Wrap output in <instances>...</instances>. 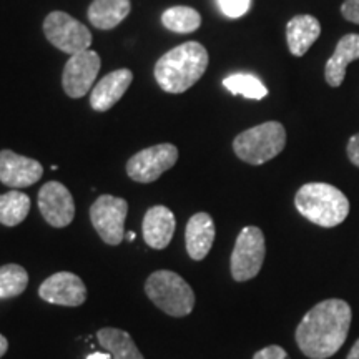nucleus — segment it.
<instances>
[{
  "mask_svg": "<svg viewBox=\"0 0 359 359\" xmlns=\"http://www.w3.org/2000/svg\"><path fill=\"white\" fill-rule=\"evenodd\" d=\"M351 306L343 299H326L304 314L296 327V343L309 359H327L336 354L348 338Z\"/></svg>",
  "mask_w": 359,
  "mask_h": 359,
  "instance_id": "f257e3e1",
  "label": "nucleus"
},
{
  "mask_svg": "<svg viewBox=\"0 0 359 359\" xmlns=\"http://www.w3.org/2000/svg\"><path fill=\"white\" fill-rule=\"evenodd\" d=\"M208 52L198 42H185L158 58L155 79L167 93H183L191 88L208 69Z\"/></svg>",
  "mask_w": 359,
  "mask_h": 359,
  "instance_id": "f03ea898",
  "label": "nucleus"
},
{
  "mask_svg": "<svg viewBox=\"0 0 359 359\" xmlns=\"http://www.w3.org/2000/svg\"><path fill=\"white\" fill-rule=\"evenodd\" d=\"M304 218L323 228H334L348 218L349 201L343 191L327 183H306L294 196Z\"/></svg>",
  "mask_w": 359,
  "mask_h": 359,
  "instance_id": "7ed1b4c3",
  "label": "nucleus"
},
{
  "mask_svg": "<svg viewBox=\"0 0 359 359\" xmlns=\"http://www.w3.org/2000/svg\"><path fill=\"white\" fill-rule=\"evenodd\" d=\"M145 293L150 302L168 316H188L195 308V291L182 276L168 269H158L148 276Z\"/></svg>",
  "mask_w": 359,
  "mask_h": 359,
  "instance_id": "20e7f679",
  "label": "nucleus"
},
{
  "mask_svg": "<svg viewBox=\"0 0 359 359\" xmlns=\"http://www.w3.org/2000/svg\"><path fill=\"white\" fill-rule=\"evenodd\" d=\"M286 130L280 122H266L245 130L233 142L236 156L250 165H263L285 150Z\"/></svg>",
  "mask_w": 359,
  "mask_h": 359,
  "instance_id": "39448f33",
  "label": "nucleus"
},
{
  "mask_svg": "<svg viewBox=\"0 0 359 359\" xmlns=\"http://www.w3.org/2000/svg\"><path fill=\"white\" fill-rule=\"evenodd\" d=\"M43 34L58 50L75 53L88 50L92 45V32L82 22L75 20L67 12H50L43 20Z\"/></svg>",
  "mask_w": 359,
  "mask_h": 359,
  "instance_id": "423d86ee",
  "label": "nucleus"
},
{
  "mask_svg": "<svg viewBox=\"0 0 359 359\" xmlns=\"http://www.w3.org/2000/svg\"><path fill=\"white\" fill-rule=\"evenodd\" d=\"M266 245L258 226H245L236 238L231 253V276L235 281H248L258 275L263 266Z\"/></svg>",
  "mask_w": 359,
  "mask_h": 359,
  "instance_id": "0eeeda50",
  "label": "nucleus"
},
{
  "mask_svg": "<svg viewBox=\"0 0 359 359\" xmlns=\"http://www.w3.org/2000/svg\"><path fill=\"white\" fill-rule=\"evenodd\" d=\"M128 213V203L123 198L111 195H102L90 206V219L98 236L107 245L116 246L125 238V218Z\"/></svg>",
  "mask_w": 359,
  "mask_h": 359,
  "instance_id": "6e6552de",
  "label": "nucleus"
},
{
  "mask_svg": "<svg viewBox=\"0 0 359 359\" xmlns=\"http://www.w3.org/2000/svg\"><path fill=\"white\" fill-rule=\"evenodd\" d=\"M178 148L172 143L148 147L127 161L128 177L137 183H154L177 163Z\"/></svg>",
  "mask_w": 359,
  "mask_h": 359,
  "instance_id": "1a4fd4ad",
  "label": "nucleus"
},
{
  "mask_svg": "<svg viewBox=\"0 0 359 359\" xmlns=\"http://www.w3.org/2000/svg\"><path fill=\"white\" fill-rule=\"evenodd\" d=\"M100 67V57L90 48L70 55L62 74V85L67 95L70 98H82L87 95L95 83Z\"/></svg>",
  "mask_w": 359,
  "mask_h": 359,
  "instance_id": "9d476101",
  "label": "nucleus"
},
{
  "mask_svg": "<svg viewBox=\"0 0 359 359\" xmlns=\"http://www.w3.org/2000/svg\"><path fill=\"white\" fill-rule=\"evenodd\" d=\"M39 210L53 228H65L75 218V201L60 182H47L39 191Z\"/></svg>",
  "mask_w": 359,
  "mask_h": 359,
  "instance_id": "9b49d317",
  "label": "nucleus"
},
{
  "mask_svg": "<svg viewBox=\"0 0 359 359\" xmlns=\"http://www.w3.org/2000/svg\"><path fill=\"white\" fill-rule=\"evenodd\" d=\"M39 296L50 304L77 308L87 299V286L75 273L60 271L40 285Z\"/></svg>",
  "mask_w": 359,
  "mask_h": 359,
  "instance_id": "f8f14e48",
  "label": "nucleus"
},
{
  "mask_svg": "<svg viewBox=\"0 0 359 359\" xmlns=\"http://www.w3.org/2000/svg\"><path fill=\"white\" fill-rule=\"evenodd\" d=\"M42 163L12 150L0 151V182L13 190L32 187L42 178Z\"/></svg>",
  "mask_w": 359,
  "mask_h": 359,
  "instance_id": "ddd939ff",
  "label": "nucleus"
},
{
  "mask_svg": "<svg viewBox=\"0 0 359 359\" xmlns=\"http://www.w3.org/2000/svg\"><path fill=\"white\" fill-rule=\"evenodd\" d=\"M175 226H177V219L172 210L163 205L151 206L142 223L143 240L154 250L167 248L175 235Z\"/></svg>",
  "mask_w": 359,
  "mask_h": 359,
  "instance_id": "4468645a",
  "label": "nucleus"
},
{
  "mask_svg": "<svg viewBox=\"0 0 359 359\" xmlns=\"http://www.w3.org/2000/svg\"><path fill=\"white\" fill-rule=\"evenodd\" d=\"M133 74L128 69H118L110 72L97 82L90 93V105L95 111H107L125 95L132 85Z\"/></svg>",
  "mask_w": 359,
  "mask_h": 359,
  "instance_id": "2eb2a0df",
  "label": "nucleus"
},
{
  "mask_svg": "<svg viewBox=\"0 0 359 359\" xmlns=\"http://www.w3.org/2000/svg\"><path fill=\"white\" fill-rule=\"evenodd\" d=\"M215 222L208 213H195L188 219L185 230L187 251L191 259L200 262L212 250L215 241Z\"/></svg>",
  "mask_w": 359,
  "mask_h": 359,
  "instance_id": "dca6fc26",
  "label": "nucleus"
},
{
  "mask_svg": "<svg viewBox=\"0 0 359 359\" xmlns=\"http://www.w3.org/2000/svg\"><path fill=\"white\" fill-rule=\"evenodd\" d=\"M359 58V35L348 34L343 39H339L336 45L334 53L327 60L325 69V77L327 85L331 87H339L346 77V69L353 60Z\"/></svg>",
  "mask_w": 359,
  "mask_h": 359,
  "instance_id": "f3484780",
  "label": "nucleus"
},
{
  "mask_svg": "<svg viewBox=\"0 0 359 359\" xmlns=\"http://www.w3.org/2000/svg\"><path fill=\"white\" fill-rule=\"evenodd\" d=\"M321 24L316 17L296 15L286 25V40H288V48L294 57H303L309 50V47L320 39Z\"/></svg>",
  "mask_w": 359,
  "mask_h": 359,
  "instance_id": "a211bd4d",
  "label": "nucleus"
},
{
  "mask_svg": "<svg viewBox=\"0 0 359 359\" xmlns=\"http://www.w3.org/2000/svg\"><path fill=\"white\" fill-rule=\"evenodd\" d=\"M132 4L130 0H93L88 7L90 24L100 30H111L127 19Z\"/></svg>",
  "mask_w": 359,
  "mask_h": 359,
  "instance_id": "6ab92c4d",
  "label": "nucleus"
},
{
  "mask_svg": "<svg viewBox=\"0 0 359 359\" xmlns=\"http://www.w3.org/2000/svg\"><path fill=\"white\" fill-rule=\"evenodd\" d=\"M97 339L100 346L111 354V359H145L127 331L103 327L97 331Z\"/></svg>",
  "mask_w": 359,
  "mask_h": 359,
  "instance_id": "aec40b11",
  "label": "nucleus"
},
{
  "mask_svg": "<svg viewBox=\"0 0 359 359\" xmlns=\"http://www.w3.org/2000/svg\"><path fill=\"white\" fill-rule=\"evenodd\" d=\"M30 212L29 195L19 190H11L0 195V223L4 226H17Z\"/></svg>",
  "mask_w": 359,
  "mask_h": 359,
  "instance_id": "412c9836",
  "label": "nucleus"
},
{
  "mask_svg": "<svg viewBox=\"0 0 359 359\" xmlns=\"http://www.w3.org/2000/svg\"><path fill=\"white\" fill-rule=\"evenodd\" d=\"M161 24L175 34H191L200 29L201 15L195 8L177 6L163 12Z\"/></svg>",
  "mask_w": 359,
  "mask_h": 359,
  "instance_id": "4be33fe9",
  "label": "nucleus"
},
{
  "mask_svg": "<svg viewBox=\"0 0 359 359\" xmlns=\"http://www.w3.org/2000/svg\"><path fill=\"white\" fill-rule=\"evenodd\" d=\"M223 85L233 95H243L250 100H262L268 95V88L262 80L251 74H233L223 80Z\"/></svg>",
  "mask_w": 359,
  "mask_h": 359,
  "instance_id": "5701e85b",
  "label": "nucleus"
},
{
  "mask_svg": "<svg viewBox=\"0 0 359 359\" xmlns=\"http://www.w3.org/2000/svg\"><path fill=\"white\" fill-rule=\"evenodd\" d=\"M29 285V275L20 264L0 266V299L15 298L22 294Z\"/></svg>",
  "mask_w": 359,
  "mask_h": 359,
  "instance_id": "b1692460",
  "label": "nucleus"
},
{
  "mask_svg": "<svg viewBox=\"0 0 359 359\" xmlns=\"http://www.w3.org/2000/svg\"><path fill=\"white\" fill-rule=\"evenodd\" d=\"M218 6L224 15L238 19L250 11L251 0H218Z\"/></svg>",
  "mask_w": 359,
  "mask_h": 359,
  "instance_id": "393cba45",
  "label": "nucleus"
},
{
  "mask_svg": "<svg viewBox=\"0 0 359 359\" xmlns=\"http://www.w3.org/2000/svg\"><path fill=\"white\" fill-rule=\"evenodd\" d=\"M253 359H290V356L281 346L271 344V346L259 349V351L253 356Z\"/></svg>",
  "mask_w": 359,
  "mask_h": 359,
  "instance_id": "a878e982",
  "label": "nucleus"
},
{
  "mask_svg": "<svg viewBox=\"0 0 359 359\" xmlns=\"http://www.w3.org/2000/svg\"><path fill=\"white\" fill-rule=\"evenodd\" d=\"M341 13L346 20L359 25V0H344L341 6Z\"/></svg>",
  "mask_w": 359,
  "mask_h": 359,
  "instance_id": "bb28decb",
  "label": "nucleus"
},
{
  "mask_svg": "<svg viewBox=\"0 0 359 359\" xmlns=\"http://www.w3.org/2000/svg\"><path fill=\"white\" fill-rule=\"evenodd\" d=\"M346 150H348V156L349 160H351V163L356 165L359 168V133L353 135V137L349 138Z\"/></svg>",
  "mask_w": 359,
  "mask_h": 359,
  "instance_id": "cd10ccee",
  "label": "nucleus"
},
{
  "mask_svg": "<svg viewBox=\"0 0 359 359\" xmlns=\"http://www.w3.org/2000/svg\"><path fill=\"white\" fill-rule=\"evenodd\" d=\"M7 349H8V341H7L6 336L0 334V358H2L4 354L7 353Z\"/></svg>",
  "mask_w": 359,
  "mask_h": 359,
  "instance_id": "c85d7f7f",
  "label": "nucleus"
},
{
  "mask_svg": "<svg viewBox=\"0 0 359 359\" xmlns=\"http://www.w3.org/2000/svg\"><path fill=\"white\" fill-rule=\"evenodd\" d=\"M346 359H359V339L354 343V346L351 348V351H349Z\"/></svg>",
  "mask_w": 359,
  "mask_h": 359,
  "instance_id": "c756f323",
  "label": "nucleus"
},
{
  "mask_svg": "<svg viewBox=\"0 0 359 359\" xmlns=\"http://www.w3.org/2000/svg\"><path fill=\"white\" fill-rule=\"evenodd\" d=\"M87 359H111V354L110 353H92L88 354Z\"/></svg>",
  "mask_w": 359,
  "mask_h": 359,
  "instance_id": "7c9ffc66",
  "label": "nucleus"
},
{
  "mask_svg": "<svg viewBox=\"0 0 359 359\" xmlns=\"http://www.w3.org/2000/svg\"><path fill=\"white\" fill-rule=\"evenodd\" d=\"M125 238H127V240H128V241H133V240H135V238H137V235H135V233H133V231H130V233H128V235H125Z\"/></svg>",
  "mask_w": 359,
  "mask_h": 359,
  "instance_id": "2f4dec72",
  "label": "nucleus"
}]
</instances>
